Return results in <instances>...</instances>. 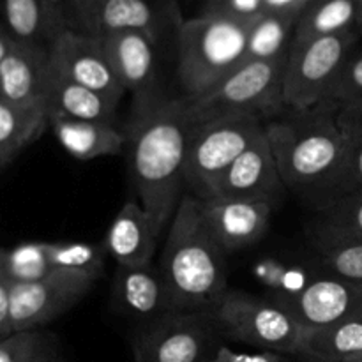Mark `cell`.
Returning a JSON list of instances; mask_svg holds the SVG:
<instances>
[{"instance_id": "1", "label": "cell", "mask_w": 362, "mask_h": 362, "mask_svg": "<svg viewBox=\"0 0 362 362\" xmlns=\"http://www.w3.org/2000/svg\"><path fill=\"white\" fill-rule=\"evenodd\" d=\"M193 119L184 98L134 103L126 144L129 173L141 207L165 232L184 193V165Z\"/></svg>"}, {"instance_id": "2", "label": "cell", "mask_w": 362, "mask_h": 362, "mask_svg": "<svg viewBox=\"0 0 362 362\" xmlns=\"http://www.w3.org/2000/svg\"><path fill=\"white\" fill-rule=\"evenodd\" d=\"M265 134L286 189L324 205L349 154V108L327 99L310 110H286L265 122Z\"/></svg>"}, {"instance_id": "3", "label": "cell", "mask_w": 362, "mask_h": 362, "mask_svg": "<svg viewBox=\"0 0 362 362\" xmlns=\"http://www.w3.org/2000/svg\"><path fill=\"white\" fill-rule=\"evenodd\" d=\"M159 271L177 313H212L228 292V253L205 226L200 200L184 193L163 247Z\"/></svg>"}, {"instance_id": "4", "label": "cell", "mask_w": 362, "mask_h": 362, "mask_svg": "<svg viewBox=\"0 0 362 362\" xmlns=\"http://www.w3.org/2000/svg\"><path fill=\"white\" fill-rule=\"evenodd\" d=\"M250 23L202 13L184 20L177 32V78L186 101H198L218 88L246 62Z\"/></svg>"}, {"instance_id": "5", "label": "cell", "mask_w": 362, "mask_h": 362, "mask_svg": "<svg viewBox=\"0 0 362 362\" xmlns=\"http://www.w3.org/2000/svg\"><path fill=\"white\" fill-rule=\"evenodd\" d=\"M286 57L276 60H246L218 88L198 101H187L194 124L221 117L251 115L262 122L285 113L283 74Z\"/></svg>"}, {"instance_id": "6", "label": "cell", "mask_w": 362, "mask_h": 362, "mask_svg": "<svg viewBox=\"0 0 362 362\" xmlns=\"http://www.w3.org/2000/svg\"><path fill=\"white\" fill-rule=\"evenodd\" d=\"M216 324L221 336L253 346L260 352L297 356L303 327L283 300L265 299L244 290H228L218 310Z\"/></svg>"}, {"instance_id": "7", "label": "cell", "mask_w": 362, "mask_h": 362, "mask_svg": "<svg viewBox=\"0 0 362 362\" xmlns=\"http://www.w3.org/2000/svg\"><path fill=\"white\" fill-rule=\"evenodd\" d=\"M356 42V30L293 41L283 74L286 108L300 112L331 99L332 88Z\"/></svg>"}, {"instance_id": "8", "label": "cell", "mask_w": 362, "mask_h": 362, "mask_svg": "<svg viewBox=\"0 0 362 362\" xmlns=\"http://www.w3.org/2000/svg\"><path fill=\"white\" fill-rule=\"evenodd\" d=\"M264 129L265 124L251 115L193 122L184 165V187L193 197L207 200L223 173Z\"/></svg>"}, {"instance_id": "9", "label": "cell", "mask_w": 362, "mask_h": 362, "mask_svg": "<svg viewBox=\"0 0 362 362\" xmlns=\"http://www.w3.org/2000/svg\"><path fill=\"white\" fill-rule=\"evenodd\" d=\"M219 336L212 313H173L138 327L131 349L134 362H209Z\"/></svg>"}, {"instance_id": "10", "label": "cell", "mask_w": 362, "mask_h": 362, "mask_svg": "<svg viewBox=\"0 0 362 362\" xmlns=\"http://www.w3.org/2000/svg\"><path fill=\"white\" fill-rule=\"evenodd\" d=\"M98 278L80 272L53 271L34 283H9L13 329H46L85 299Z\"/></svg>"}, {"instance_id": "11", "label": "cell", "mask_w": 362, "mask_h": 362, "mask_svg": "<svg viewBox=\"0 0 362 362\" xmlns=\"http://www.w3.org/2000/svg\"><path fill=\"white\" fill-rule=\"evenodd\" d=\"M48 52L49 66L59 76L92 88L115 105H119L126 94L99 37L85 32L66 30L57 35Z\"/></svg>"}, {"instance_id": "12", "label": "cell", "mask_w": 362, "mask_h": 362, "mask_svg": "<svg viewBox=\"0 0 362 362\" xmlns=\"http://www.w3.org/2000/svg\"><path fill=\"white\" fill-rule=\"evenodd\" d=\"M285 182L272 154L265 129L221 175L207 200L269 202L278 205Z\"/></svg>"}, {"instance_id": "13", "label": "cell", "mask_w": 362, "mask_h": 362, "mask_svg": "<svg viewBox=\"0 0 362 362\" xmlns=\"http://www.w3.org/2000/svg\"><path fill=\"white\" fill-rule=\"evenodd\" d=\"M177 0H103L85 27V34L103 37L117 32H141L161 42L182 25Z\"/></svg>"}, {"instance_id": "14", "label": "cell", "mask_w": 362, "mask_h": 362, "mask_svg": "<svg viewBox=\"0 0 362 362\" xmlns=\"http://www.w3.org/2000/svg\"><path fill=\"white\" fill-rule=\"evenodd\" d=\"M112 308L115 313L136 322L138 327L177 313L161 271L154 264L117 265Z\"/></svg>"}, {"instance_id": "15", "label": "cell", "mask_w": 362, "mask_h": 362, "mask_svg": "<svg viewBox=\"0 0 362 362\" xmlns=\"http://www.w3.org/2000/svg\"><path fill=\"white\" fill-rule=\"evenodd\" d=\"M288 306L303 331H317L361 313L362 288L322 271L293 296L279 299Z\"/></svg>"}, {"instance_id": "16", "label": "cell", "mask_w": 362, "mask_h": 362, "mask_svg": "<svg viewBox=\"0 0 362 362\" xmlns=\"http://www.w3.org/2000/svg\"><path fill=\"white\" fill-rule=\"evenodd\" d=\"M99 41L112 64L113 73L126 92L134 95V103L158 98V48L161 42L141 32H117L103 35Z\"/></svg>"}, {"instance_id": "17", "label": "cell", "mask_w": 362, "mask_h": 362, "mask_svg": "<svg viewBox=\"0 0 362 362\" xmlns=\"http://www.w3.org/2000/svg\"><path fill=\"white\" fill-rule=\"evenodd\" d=\"M274 209L276 205L269 202L200 200L205 226L226 253L260 243L271 226Z\"/></svg>"}, {"instance_id": "18", "label": "cell", "mask_w": 362, "mask_h": 362, "mask_svg": "<svg viewBox=\"0 0 362 362\" xmlns=\"http://www.w3.org/2000/svg\"><path fill=\"white\" fill-rule=\"evenodd\" d=\"M161 233L140 202L129 200L110 223L103 244L117 265L152 264Z\"/></svg>"}, {"instance_id": "19", "label": "cell", "mask_w": 362, "mask_h": 362, "mask_svg": "<svg viewBox=\"0 0 362 362\" xmlns=\"http://www.w3.org/2000/svg\"><path fill=\"white\" fill-rule=\"evenodd\" d=\"M49 76L48 49L16 42L0 62V98L16 105L46 103Z\"/></svg>"}, {"instance_id": "20", "label": "cell", "mask_w": 362, "mask_h": 362, "mask_svg": "<svg viewBox=\"0 0 362 362\" xmlns=\"http://www.w3.org/2000/svg\"><path fill=\"white\" fill-rule=\"evenodd\" d=\"M48 126L64 151L78 161L117 156L126 145V134L117 129L115 124L48 115Z\"/></svg>"}, {"instance_id": "21", "label": "cell", "mask_w": 362, "mask_h": 362, "mask_svg": "<svg viewBox=\"0 0 362 362\" xmlns=\"http://www.w3.org/2000/svg\"><path fill=\"white\" fill-rule=\"evenodd\" d=\"M46 106H48V115L113 124L119 105L99 92L74 83L52 71L48 90H46Z\"/></svg>"}, {"instance_id": "22", "label": "cell", "mask_w": 362, "mask_h": 362, "mask_svg": "<svg viewBox=\"0 0 362 362\" xmlns=\"http://www.w3.org/2000/svg\"><path fill=\"white\" fill-rule=\"evenodd\" d=\"M297 356L322 362H362V313L329 327L306 331Z\"/></svg>"}, {"instance_id": "23", "label": "cell", "mask_w": 362, "mask_h": 362, "mask_svg": "<svg viewBox=\"0 0 362 362\" xmlns=\"http://www.w3.org/2000/svg\"><path fill=\"white\" fill-rule=\"evenodd\" d=\"M311 240L317 250L362 240V191L320 205L311 226Z\"/></svg>"}, {"instance_id": "24", "label": "cell", "mask_w": 362, "mask_h": 362, "mask_svg": "<svg viewBox=\"0 0 362 362\" xmlns=\"http://www.w3.org/2000/svg\"><path fill=\"white\" fill-rule=\"evenodd\" d=\"M0 21L21 45L49 49L60 34L41 0H0Z\"/></svg>"}, {"instance_id": "25", "label": "cell", "mask_w": 362, "mask_h": 362, "mask_svg": "<svg viewBox=\"0 0 362 362\" xmlns=\"http://www.w3.org/2000/svg\"><path fill=\"white\" fill-rule=\"evenodd\" d=\"M48 127V106L16 105L0 98V156L16 158Z\"/></svg>"}, {"instance_id": "26", "label": "cell", "mask_w": 362, "mask_h": 362, "mask_svg": "<svg viewBox=\"0 0 362 362\" xmlns=\"http://www.w3.org/2000/svg\"><path fill=\"white\" fill-rule=\"evenodd\" d=\"M299 16L265 11L247 28L246 60H276L288 55Z\"/></svg>"}, {"instance_id": "27", "label": "cell", "mask_w": 362, "mask_h": 362, "mask_svg": "<svg viewBox=\"0 0 362 362\" xmlns=\"http://www.w3.org/2000/svg\"><path fill=\"white\" fill-rule=\"evenodd\" d=\"M361 13L362 0H313L299 16L293 41L356 30Z\"/></svg>"}, {"instance_id": "28", "label": "cell", "mask_w": 362, "mask_h": 362, "mask_svg": "<svg viewBox=\"0 0 362 362\" xmlns=\"http://www.w3.org/2000/svg\"><path fill=\"white\" fill-rule=\"evenodd\" d=\"M60 359V339L48 329L18 331L0 339V362H52Z\"/></svg>"}, {"instance_id": "29", "label": "cell", "mask_w": 362, "mask_h": 362, "mask_svg": "<svg viewBox=\"0 0 362 362\" xmlns=\"http://www.w3.org/2000/svg\"><path fill=\"white\" fill-rule=\"evenodd\" d=\"M52 272L48 243H27L6 250L0 278L7 283H34Z\"/></svg>"}, {"instance_id": "30", "label": "cell", "mask_w": 362, "mask_h": 362, "mask_svg": "<svg viewBox=\"0 0 362 362\" xmlns=\"http://www.w3.org/2000/svg\"><path fill=\"white\" fill-rule=\"evenodd\" d=\"M53 271H69L101 278L108 257L105 244L88 243H48Z\"/></svg>"}, {"instance_id": "31", "label": "cell", "mask_w": 362, "mask_h": 362, "mask_svg": "<svg viewBox=\"0 0 362 362\" xmlns=\"http://www.w3.org/2000/svg\"><path fill=\"white\" fill-rule=\"evenodd\" d=\"M350 112V145L349 154H346L345 166L341 170L338 182H336L332 197L334 198L345 197L350 193H359L362 191V110L349 108ZM325 202V204H327Z\"/></svg>"}, {"instance_id": "32", "label": "cell", "mask_w": 362, "mask_h": 362, "mask_svg": "<svg viewBox=\"0 0 362 362\" xmlns=\"http://www.w3.org/2000/svg\"><path fill=\"white\" fill-rule=\"evenodd\" d=\"M317 251L322 271L362 288V240L336 244Z\"/></svg>"}, {"instance_id": "33", "label": "cell", "mask_w": 362, "mask_h": 362, "mask_svg": "<svg viewBox=\"0 0 362 362\" xmlns=\"http://www.w3.org/2000/svg\"><path fill=\"white\" fill-rule=\"evenodd\" d=\"M331 99L346 108L362 110V49L350 53L332 88Z\"/></svg>"}, {"instance_id": "34", "label": "cell", "mask_w": 362, "mask_h": 362, "mask_svg": "<svg viewBox=\"0 0 362 362\" xmlns=\"http://www.w3.org/2000/svg\"><path fill=\"white\" fill-rule=\"evenodd\" d=\"M207 14H221L232 20L251 23L264 9V0H205L204 11Z\"/></svg>"}, {"instance_id": "35", "label": "cell", "mask_w": 362, "mask_h": 362, "mask_svg": "<svg viewBox=\"0 0 362 362\" xmlns=\"http://www.w3.org/2000/svg\"><path fill=\"white\" fill-rule=\"evenodd\" d=\"M41 2L45 4L49 18L53 20L55 27L59 28L60 34L66 30L81 32L80 16H78L74 0H41Z\"/></svg>"}, {"instance_id": "36", "label": "cell", "mask_w": 362, "mask_h": 362, "mask_svg": "<svg viewBox=\"0 0 362 362\" xmlns=\"http://www.w3.org/2000/svg\"><path fill=\"white\" fill-rule=\"evenodd\" d=\"M292 356H283L276 352H235L225 345H218L214 356L209 362H290Z\"/></svg>"}, {"instance_id": "37", "label": "cell", "mask_w": 362, "mask_h": 362, "mask_svg": "<svg viewBox=\"0 0 362 362\" xmlns=\"http://www.w3.org/2000/svg\"><path fill=\"white\" fill-rule=\"evenodd\" d=\"M13 318H11V293L9 283L0 278V339L13 334Z\"/></svg>"}, {"instance_id": "38", "label": "cell", "mask_w": 362, "mask_h": 362, "mask_svg": "<svg viewBox=\"0 0 362 362\" xmlns=\"http://www.w3.org/2000/svg\"><path fill=\"white\" fill-rule=\"evenodd\" d=\"M313 0H264V9L271 13H286L300 16Z\"/></svg>"}, {"instance_id": "39", "label": "cell", "mask_w": 362, "mask_h": 362, "mask_svg": "<svg viewBox=\"0 0 362 362\" xmlns=\"http://www.w3.org/2000/svg\"><path fill=\"white\" fill-rule=\"evenodd\" d=\"M101 2L103 0H74V4H76L78 16H80L81 32H85V27H87L88 20H90V16L94 14V11L98 9V6Z\"/></svg>"}, {"instance_id": "40", "label": "cell", "mask_w": 362, "mask_h": 362, "mask_svg": "<svg viewBox=\"0 0 362 362\" xmlns=\"http://www.w3.org/2000/svg\"><path fill=\"white\" fill-rule=\"evenodd\" d=\"M14 45H16V41L11 37L9 32L6 30V27H4L2 21H0V62L9 55V52L13 49Z\"/></svg>"}, {"instance_id": "41", "label": "cell", "mask_w": 362, "mask_h": 362, "mask_svg": "<svg viewBox=\"0 0 362 362\" xmlns=\"http://www.w3.org/2000/svg\"><path fill=\"white\" fill-rule=\"evenodd\" d=\"M14 159V156H0V172Z\"/></svg>"}, {"instance_id": "42", "label": "cell", "mask_w": 362, "mask_h": 362, "mask_svg": "<svg viewBox=\"0 0 362 362\" xmlns=\"http://www.w3.org/2000/svg\"><path fill=\"white\" fill-rule=\"evenodd\" d=\"M293 359L297 362H322V361H315V359H310V357H303V356H293Z\"/></svg>"}, {"instance_id": "43", "label": "cell", "mask_w": 362, "mask_h": 362, "mask_svg": "<svg viewBox=\"0 0 362 362\" xmlns=\"http://www.w3.org/2000/svg\"><path fill=\"white\" fill-rule=\"evenodd\" d=\"M4 255H6V250L0 247V269H2V260H4Z\"/></svg>"}, {"instance_id": "44", "label": "cell", "mask_w": 362, "mask_h": 362, "mask_svg": "<svg viewBox=\"0 0 362 362\" xmlns=\"http://www.w3.org/2000/svg\"><path fill=\"white\" fill-rule=\"evenodd\" d=\"M359 28L362 30V13H361V20H359Z\"/></svg>"}, {"instance_id": "45", "label": "cell", "mask_w": 362, "mask_h": 362, "mask_svg": "<svg viewBox=\"0 0 362 362\" xmlns=\"http://www.w3.org/2000/svg\"><path fill=\"white\" fill-rule=\"evenodd\" d=\"M52 362H66V361H64L62 357H60V359H57V361H52Z\"/></svg>"}, {"instance_id": "46", "label": "cell", "mask_w": 362, "mask_h": 362, "mask_svg": "<svg viewBox=\"0 0 362 362\" xmlns=\"http://www.w3.org/2000/svg\"><path fill=\"white\" fill-rule=\"evenodd\" d=\"M361 313H362V306H361Z\"/></svg>"}]
</instances>
